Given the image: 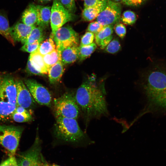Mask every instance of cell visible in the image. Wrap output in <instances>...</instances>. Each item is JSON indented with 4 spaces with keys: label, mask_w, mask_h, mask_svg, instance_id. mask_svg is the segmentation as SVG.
<instances>
[{
    "label": "cell",
    "mask_w": 166,
    "mask_h": 166,
    "mask_svg": "<svg viewBox=\"0 0 166 166\" xmlns=\"http://www.w3.org/2000/svg\"><path fill=\"white\" fill-rule=\"evenodd\" d=\"M38 1L40 3H46L51 1L52 0H38Z\"/></svg>",
    "instance_id": "obj_38"
},
{
    "label": "cell",
    "mask_w": 166,
    "mask_h": 166,
    "mask_svg": "<svg viewBox=\"0 0 166 166\" xmlns=\"http://www.w3.org/2000/svg\"><path fill=\"white\" fill-rule=\"evenodd\" d=\"M54 108L56 117H61L76 119L80 113V109L75 95L71 92H66L54 99Z\"/></svg>",
    "instance_id": "obj_5"
},
{
    "label": "cell",
    "mask_w": 166,
    "mask_h": 166,
    "mask_svg": "<svg viewBox=\"0 0 166 166\" xmlns=\"http://www.w3.org/2000/svg\"><path fill=\"white\" fill-rule=\"evenodd\" d=\"M37 19L38 26L43 28L47 26L50 22L51 8L50 6L37 5Z\"/></svg>",
    "instance_id": "obj_17"
},
{
    "label": "cell",
    "mask_w": 166,
    "mask_h": 166,
    "mask_svg": "<svg viewBox=\"0 0 166 166\" xmlns=\"http://www.w3.org/2000/svg\"><path fill=\"white\" fill-rule=\"evenodd\" d=\"M78 44L71 45L63 48L60 52L61 62L63 65L69 64L78 59Z\"/></svg>",
    "instance_id": "obj_16"
},
{
    "label": "cell",
    "mask_w": 166,
    "mask_h": 166,
    "mask_svg": "<svg viewBox=\"0 0 166 166\" xmlns=\"http://www.w3.org/2000/svg\"><path fill=\"white\" fill-rule=\"evenodd\" d=\"M44 28L39 26L34 28L23 44L31 43L39 41H43Z\"/></svg>",
    "instance_id": "obj_23"
},
{
    "label": "cell",
    "mask_w": 166,
    "mask_h": 166,
    "mask_svg": "<svg viewBox=\"0 0 166 166\" xmlns=\"http://www.w3.org/2000/svg\"><path fill=\"white\" fill-rule=\"evenodd\" d=\"M23 129L20 126L0 124V144L12 156L16 152Z\"/></svg>",
    "instance_id": "obj_6"
},
{
    "label": "cell",
    "mask_w": 166,
    "mask_h": 166,
    "mask_svg": "<svg viewBox=\"0 0 166 166\" xmlns=\"http://www.w3.org/2000/svg\"></svg>",
    "instance_id": "obj_43"
},
{
    "label": "cell",
    "mask_w": 166,
    "mask_h": 166,
    "mask_svg": "<svg viewBox=\"0 0 166 166\" xmlns=\"http://www.w3.org/2000/svg\"><path fill=\"white\" fill-rule=\"evenodd\" d=\"M17 106L15 79L9 75H0V122L11 119Z\"/></svg>",
    "instance_id": "obj_3"
},
{
    "label": "cell",
    "mask_w": 166,
    "mask_h": 166,
    "mask_svg": "<svg viewBox=\"0 0 166 166\" xmlns=\"http://www.w3.org/2000/svg\"><path fill=\"white\" fill-rule=\"evenodd\" d=\"M53 38L56 45V49L59 53L64 48L74 44H78V34L69 26L61 27L52 33Z\"/></svg>",
    "instance_id": "obj_8"
},
{
    "label": "cell",
    "mask_w": 166,
    "mask_h": 166,
    "mask_svg": "<svg viewBox=\"0 0 166 166\" xmlns=\"http://www.w3.org/2000/svg\"><path fill=\"white\" fill-rule=\"evenodd\" d=\"M54 134L58 139L68 142L77 143L87 140V136L76 119L56 117Z\"/></svg>",
    "instance_id": "obj_4"
},
{
    "label": "cell",
    "mask_w": 166,
    "mask_h": 166,
    "mask_svg": "<svg viewBox=\"0 0 166 166\" xmlns=\"http://www.w3.org/2000/svg\"><path fill=\"white\" fill-rule=\"evenodd\" d=\"M44 62L47 68L49 69L52 66L61 60L60 54L56 49L43 56Z\"/></svg>",
    "instance_id": "obj_26"
},
{
    "label": "cell",
    "mask_w": 166,
    "mask_h": 166,
    "mask_svg": "<svg viewBox=\"0 0 166 166\" xmlns=\"http://www.w3.org/2000/svg\"><path fill=\"white\" fill-rule=\"evenodd\" d=\"M63 7L70 12L73 14L76 9L75 0H59Z\"/></svg>",
    "instance_id": "obj_31"
},
{
    "label": "cell",
    "mask_w": 166,
    "mask_h": 166,
    "mask_svg": "<svg viewBox=\"0 0 166 166\" xmlns=\"http://www.w3.org/2000/svg\"><path fill=\"white\" fill-rule=\"evenodd\" d=\"M100 0H84V7L93 6L97 4Z\"/></svg>",
    "instance_id": "obj_37"
},
{
    "label": "cell",
    "mask_w": 166,
    "mask_h": 166,
    "mask_svg": "<svg viewBox=\"0 0 166 166\" xmlns=\"http://www.w3.org/2000/svg\"><path fill=\"white\" fill-rule=\"evenodd\" d=\"M113 26V25L104 26L100 32L95 34L96 44L101 49H104L112 40Z\"/></svg>",
    "instance_id": "obj_14"
},
{
    "label": "cell",
    "mask_w": 166,
    "mask_h": 166,
    "mask_svg": "<svg viewBox=\"0 0 166 166\" xmlns=\"http://www.w3.org/2000/svg\"><path fill=\"white\" fill-rule=\"evenodd\" d=\"M17 106L29 109L34 107L35 101L24 83L21 80L15 79Z\"/></svg>",
    "instance_id": "obj_12"
},
{
    "label": "cell",
    "mask_w": 166,
    "mask_h": 166,
    "mask_svg": "<svg viewBox=\"0 0 166 166\" xmlns=\"http://www.w3.org/2000/svg\"><path fill=\"white\" fill-rule=\"evenodd\" d=\"M95 38L94 34L88 31L82 36L80 42V46H85L90 45L93 43Z\"/></svg>",
    "instance_id": "obj_29"
},
{
    "label": "cell",
    "mask_w": 166,
    "mask_h": 166,
    "mask_svg": "<svg viewBox=\"0 0 166 166\" xmlns=\"http://www.w3.org/2000/svg\"><path fill=\"white\" fill-rule=\"evenodd\" d=\"M56 49L55 44L53 38L51 37L42 42L37 49L38 52L44 56Z\"/></svg>",
    "instance_id": "obj_25"
},
{
    "label": "cell",
    "mask_w": 166,
    "mask_h": 166,
    "mask_svg": "<svg viewBox=\"0 0 166 166\" xmlns=\"http://www.w3.org/2000/svg\"><path fill=\"white\" fill-rule=\"evenodd\" d=\"M47 166H49V165L48 164Z\"/></svg>",
    "instance_id": "obj_41"
},
{
    "label": "cell",
    "mask_w": 166,
    "mask_h": 166,
    "mask_svg": "<svg viewBox=\"0 0 166 166\" xmlns=\"http://www.w3.org/2000/svg\"><path fill=\"white\" fill-rule=\"evenodd\" d=\"M113 2H121L122 0H111Z\"/></svg>",
    "instance_id": "obj_39"
},
{
    "label": "cell",
    "mask_w": 166,
    "mask_h": 166,
    "mask_svg": "<svg viewBox=\"0 0 166 166\" xmlns=\"http://www.w3.org/2000/svg\"><path fill=\"white\" fill-rule=\"evenodd\" d=\"M121 6L120 2L107 0L103 10L96 18V21L103 26L114 25L120 21Z\"/></svg>",
    "instance_id": "obj_10"
},
{
    "label": "cell",
    "mask_w": 166,
    "mask_h": 166,
    "mask_svg": "<svg viewBox=\"0 0 166 166\" xmlns=\"http://www.w3.org/2000/svg\"><path fill=\"white\" fill-rule=\"evenodd\" d=\"M35 25L28 26L18 22L10 27V34L14 41L21 42L22 44L27 38Z\"/></svg>",
    "instance_id": "obj_13"
},
{
    "label": "cell",
    "mask_w": 166,
    "mask_h": 166,
    "mask_svg": "<svg viewBox=\"0 0 166 166\" xmlns=\"http://www.w3.org/2000/svg\"><path fill=\"white\" fill-rule=\"evenodd\" d=\"M105 80L97 81L93 75L85 80L76 91L75 97L86 125L93 119H99L109 115Z\"/></svg>",
    "instance_id": "obj_1"
},
{
    "label": "cell",
    "mask_w": 166,
    "mask_h": 166,
    "mask_svg": "<svg viewBox=\"0 0 166 166\" xmlns=\"http://www.w3.org/2000/svg\"><path fill=\"white\" fill-rule=\"evenodd\" d=\"M103 26L97 21L90 23L87 29V31L96 34L100 32L103 27Z\"/></svg>",
    "instance_id": "obj_32"
},
{
    "label": "cell",
    "mask_w": 166,
    "mask_h": 166,
    "mask_svg": "<svg viewBox=\"0 0 166 166\" xmlns=\"http://www.w3.org/2000/svg\"><path fill=\"white\" fill-rule=\"evenodd\" d=\"M97 47L94 43L88 45H80L78 48V59L80 61L85 60L91 55Z\"/></svg>",
    "instance_id": "obj_24"
},
{
    "label": "cell",
    "mask_w": 166,
    "mask_h": 166,
    "mask_svg": "<svg viewBox=\"0 0 166 166\" xmlns=\"http://www.w3.org/2000/svg\"><path fill=\"white\" fill-rule=\"evenodd\" d=\"M147 0H122L121 2L129 6L137 7L143 4Z\"/></svg>",
    "instance_id": "obj_34"
},
{
    "label": "cell",
    "mask_w": 166,
    "mask_h": 166,
    "mask_svg": "<svg viewBox=\"0 0 166 166\" xmlns=\"http://www.w3.org/2000/svg\"><path fill=\"white\" fill-rule=\"evenodd\" d=\"M121 49V45L119 40L115 38L112 40L104 49L106 52L114 54L118 52Z\"/></svg>",
    "instance_id": "obj_28"
},
{
    "label": "cell",
    "mask_w": 166,
    "mask_h": 166,
    "mask_svg": "<svg viewBox=\"0 0 166 166\" xmlns=\"http://www.w3.org/2000/svg\"><path fill=\"white\" fill-rule=\"evenodd\" d=\"M50 20L52 34L66 23L73 19L74 15L65 9L59 0H53L51 8Z\"/></svg>",
    "instance_id": "obj_9"
},
{
    "label": "cell",
    "mask_w": 166,
    "mask_h": 166,
    "mask_svg": "<svg viewBox=\"0 0 166 166\" xmlns=\"http://www.w3.org/2000/svg\"><path fill=\"white\" fill-rule=\"evenodd\" d=\"M107 1L100 0L94 6L84 7L81 14L83 20L86 21H90L96 18L105 8Z\"/></svg>",
    "instance_id": "obj_15"
},
{
    "label": "cell",
    "mask_w": 166,
    "mask_h": 166,
    "mask_svg": "<svg viewBox=\"0 0 166 166\" xmlns=\"http://www.w3.org/2000/svg\"><path fill=\"white\" fill-rule=\"evenodd\" d=\"M28 59L34 67L42 75L48 73L49 69L44 62L43 56L37 50L30 53Z\"/></svg>",
    "instance_id": "obj_18"
},
{
    "label": "cell",
    "mask_w": 166,
    "mask_h": 166,
    "mask_svg": "<svg viewBox=\"0 0 166 166\" xmlns=\"http://www.w3.org/2000/svg\"><path fill=\"white\" fill-rule=\"evenodd\" d=\"M0 166H18L16 159L14 156H10L3 162Z\"/></svg>",
    "instance_id": "obj_35"
},
{
    "label": "cell",
    "mask_w": 166,
    "mask_h": 166,
    "mask_svg": "<svg viewBox=\"0 0 166 166\" xmlns=\"http://www.w3.org/2000/svg\"><path fill=\"white\" fill-rule=\"evenodd\" d=\"M116 34L121 39L125 37L126 33V28L124 25L118 23L115 25L114 27Z\"/></svg>",
    "instance_id": "obj_33"
},
{
    "label": "cell",
    "mask_w": 166,
    "mask_h": 166,
    "mask_svg": "<svg viewBox=\"0 0 166 166\" xmlns=\"http://www.w3.org/2000/svg\"><path fill=\"white\" fill-rule=\"evenodd\" d=\"M40 140L38 136L32 147L20 154L16 159L18 166H46L48 164L41 153Z\"/></svg>",
    "instance_id": "obj_7"
},
{
    "label": "cell",
    "mask_w": 166,
    "mask_h": 166,
    "mask_svg": "<svg viewBox=\"0 0 166 166\" xmlns=\"http://www.w3.org/2000/svg\"><path fill=\"white\" fill-rule=\"evenodd\" d=\"M10 30L9 20L6 14L0 11V34L14 45L15 42L11 36Z\"/></svg>",
    "instance_id": "obj_22"
},
{
    "label": "cell",
    "mask_w": 166,
    "mask_h": 166,
    "mask_svg": "<svg viewBox=\"0 0 166 166\" xmlns=\"http://www.w3.org/2000/svg\"><path fill=\"white\" fill-rule=\"evenodd\" d=\"M136 19V14L134 12L127 10L124 12L121 16L120 21L125 24L131 25L135 23Z\"/></svg>",
    "instance_id": "obj_27"
},
{
    "label": "cell",
    "mask_w": 166,
    "mask_h": 166,
    "mask_svg": "<svg viewBox=\"0 0 166 166\" xmlns=\"http://www.w3.org/2000/svg\"><path fill=\"white\" fill-rule=\"evenodd\" d=\"M49 166H60V165H57V164H53L51 165H49Z\"/></svg>",
    "instance_id": "obj_40"
},
{
    "label": "cell",
    "mask_w": 166,
    "mask_h": 166,
    "mask_svg": "<svg viewBox=\"0 0 166 166\" xmlns=\"http://www.w3.org/2000/svg\"></svg>",
    "instance_id": "obj_42"
},
{
    "label": "cell",
    "mask_w": 166,
    "mask_h": 166,
    "mask_svg": "<svg viewBox=\"0 0 166 166\" xmlns=\"http://www.w3.org/2000/svg\"><path fill=\"white\" fill-rule=\"evenodd\" d=\"M11 119L17 122L23 123L31 121L33 117L29 110L23 107L17 106L11 115Z\"/></svg>",
    "instance_id": "obj_21"
},
{
    "label": "cell",
    "mask_w": 166,
    "mask_h": 166,
    "mask_svg": "<svg viewBox=\"0 0 166 166\" xmlns=\"http://www.w3.org/2000/svg\"><path fill=\"white\" fill-rule=\"evenodd\" d=\"M24 81L35 102L41 105L51 106L52 96L46 88L33 79H26Z\"/></svg>",
    "instance_id": "obj_11"
},
{
    "label": "cell",
    "mask_w": 166,
    "mask_h": 166,
    "mask_svg": "<svg viewBox=\"0 0 166 166\" xmlns=\"http://www.w3.org/2000/svg\"><path fill=\"white\" fill-rule=\"evenodd\" d=\"M139 85L145 105L130 123L131 125L147 113L166 114V65H156L143 76Z\"/></svg>",
    "instance_id": "obj_2"
},
{
    "label": "cell",
    "mask_w": 166,
    "mask_h": 166,
    "mask_svg": "<svg viewBox=\"0 0 166 166\" xmlns=\"http://www.w3.org/2000/svg\"><path fill=\"white\" fill-rule=\"evenodd\" d=\"M21 19L22 22L26 25H35L37 19L36 5L33 3L30 4L23 12Z\"/></svg>",
    "instance_id": "obj_19"
},
{
    "label": "cell",
    "mask_w": 166,
    "mask_h": 166,
    "mask_svg": "<svg viewBox=\"0 0 166 166\" xmlns=\"http://www.w3.org/2000/svg\"><path fill=\"white\" fill-rule=\"evenodd\" d=\"M42 41H39L31 43H25L21 47L22 51L31 53L37 50Z\"/></svg>",
    "instance_id": "obj_30"
},
{
    "label": "cell",
    "mask_w": 166,
    "mask_h": 166,
    "mask_svg": "<svg viewBox=\"0 0 166 166\" xmlns=\"http://www.w3.org/2000/svg\"><path fill=\"white\" fill-rule=\"evenodd\" d=\"M63 65L60 60L49 68L48 74L50 84H56L60 80L64 72Z\"/></svg>",
    "instance_id": "obj_20"
},
{
    "label": "cell",
    "mask_w": 166,
    "mask_h": 166,
    "mask_svg": "<svg viewBox=\"0 0 166 166\" xmlns=\"http://www.w3.org/2000/svg\"><path fill=\"white\" fill-rule=\"evenodd\" d=\"M26 70L27 73L30 74L37 75H42L34 67L29 59L27 61Z\"/></svg>",
    "instance_id": "obj_36"
}]
</instances>
